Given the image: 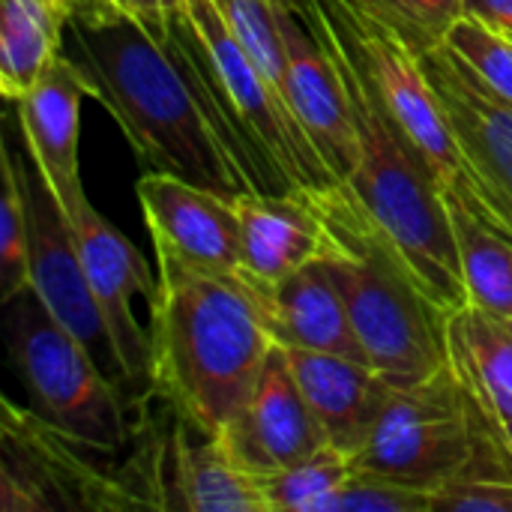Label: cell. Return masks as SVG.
<instances>
[{
  "mask_svg": "<svg viewBox=\"0 0 512 512\" xmlns=\"http://www.w3.org/2000/svg\"><path fill=\"white\" fill-rule=\"evenodd\" d=\"M465 12L477 15L495 27H510L512 24V0H465Z\"/></svg>",
  "mask_w": 512,
  "mask_h": 512,
  "instance_id": "obj_30",
  "label": "cell"
},
{
  "mask_svg": "<svg viewBox=\"0 0 512 512\" xmlns=\"http://www.w3.org/2000/svg\"><path fill=\"white\" fill-rule=\"evenodd\" d=\"M84 96H90L84 72L66 51H60L39 75V81L21 99H15L27 156L48 180L66 219L75 216L78 207L87 201L78 168Z\"/></svg>",
  "mask_w": 512,
  "mask_h": 512,
  "instance_id": "obj_15",
  "label": "cell"
},
{
  "mask_svg": "<svg viewBox=\"0 0 512 512\" xmlns=\"http://www.w3.org/2000/svg\"><path fill=\"white\" fill-rule=\"evenodd\" d=\"M81 0H0V90L21 99L63 51Z\"/></svg>",
  "mask_w": 512,
  "mask_h": 512,
  "instance_id": "obj_20",
  "label": "cell"
},
{
  "mask_svg": "<svg viewBox=\"0 0 512 512\" xmlns=\"http://www.w3.org/2000/svg\"><path fill=\"white\" fill-rule=\"evenodd\" d=\"M69 225L84 261L90 291L111 333L126 390H132V396H141L153 390V339L150 330L138 324L132 312V297L147 294V300H153L159 276L150 273L138 246L126 234H120L102 213H96L90 201H84L78 213L69 216Z\"/></svg>",
  "mask_w": 512,
  "mask_h": 512,
  "instance_id": "obj_10",
  "label": "cell"
},
{
  "mask_svg": "<svg viewBox=\"0 0 512 512\" xmlns=\"http://www.w3.org/2000/svg\"><path fill=\"white\" fill-rule=\"evenodd\" d=\"M420 57L471 168L512 228V102L492 93L447 42Z\"/></svg>",
  "mask_w": 512,
  "mask_h": 512,
  "instance_id": "obj_14",
  "label": "cell"
},
{
  "mask_svg": "<svg viewBox=\"0 0 512 512\" xmlns=\"http://www.w3.org/2000/svg\"><path fill=\"white\" fill-rule=\"evenodd\" d=\"M354 468L435 492L459 480H512V450L492 408L447 360L432 378L393 390Z\"/></svg>",
  "mask_w": 512,
  "mask_h": 512,
  "instance_id": "obj_5",
  "label": "cell"
},
{
  "mask_svg": "<svg viewBox=\"0 0 512 512\" xmlns=\"http://www.w3.org/2000/svg\"><path fill=\"white\" fill-rule=\"evenodd\" d=\"M6 351L30 408L60 435L99 453L129 438V411L87 348L27 288L6 303Z\"/></svg>",
  "mask_w": 512,
  "mask_h": 512,
  "instance_id": "obj_7",
  "label": "cell"
},
{
  "mask_svg": "<svg viewBox=\"0 0 512 512\" xmlns=\"http://www.w3.org/2000/svg\"><path fill=\"white\" fill-rule=\"evenodd\" d=\"M282 351L327 435V444L357 459L396 387L360 360L285 345Z\"/></svg>",
  "mask_w": 512,
  "mask_h": 512,
  "instance_id": "obj_17",
  "label": "cell"
},
{
  "mask_svg": "<svg viewBox=\"0 0 512 512\" xmlns=\"http://www.w3.org/2000/svg\"><path fill=\"white\" fill-rule=\"evenodd\" d=\"M78 447L33 408L3 399L0 510H138L123 483L90 468Z\"/></svg>",
  "mask_w": 512,
  "mask_h": 512,
  "instance_id": "obj_8",
  "label": "cell"
},
{
  "mask_svg": "<svg viewBox=\"0 0 512 512\" xmlns=\"http://www.w3.org/2000/svg\"><path fill=\"white\" fill-rule=\"evenodd\" d=\"M81 3H93V6H111L129 18H135L141 27L150 30L153 39H159L162 45L171 36L174 21L186 12V0H81Z\"/></svg>",
  "mask_w": 512,
  "mask_h": 512,
  "instance_id": "obj_29",
  "label": "cell"
},
{
  "mask_svg": "<svg viewBox=\"0 0 512 512\" xmlns=\"http://www.w3.org/2000/svg\"><path fill=\"white\" fill-rule=\"evenodd\" d=\"M432 498L435 512H512V480H459Z\"/></svg>",
  "mask_w": 512,
  "mask_h": 512,
  "instance_id": "obj_28",
  "label": "cell"
},
{
  "mask_svg": "<svg viewBox=\"0 0 512 512\" xmlns=\"http://www.w3.org/2000/svg\"><path fill=\"white\" fill-rule=\"evenodd\" d=\"M492 408V414L498 417V423H501V429H504V435H507V444H510L512 450V402H495V405H489Z\"/></svg>",
  "mask_w": 512,
  "mask_h": 512,
  "instance_id": "obj_31",
  "label": "cell"
},
{
  "mask_svg": "<svg viewBox=\"0 0 512 512\" xmlns=\"http://www.w3.org/2000/svg\"><path fill=\"white\" fill-rule=\"evenodd\" d=\"M192 426L177 420L171 435V498L168 510L267 512L255 477L234 465L216 438L192 441Z\"/></svg>",
  "mask_w": 512,
  "mask_h": 512,
  "instance_id": "obj_19",
  "label": "cell"
},
{
  "mask_svg": "<svg viewBox=\"0 0 512 512\" xmlns=\"http://www.w3.org/2000/svg\"><path fill=\"white\" fill-rule=\"evenodd\" d=\"M216 441L234 465L255 480L291 468L327 447V435L309 408L282 345L270 348L249 402Z\"/></svg>",
  "mask_w": 512,
  "mask_h": 512,
  "instance_id": "obj_12",
  "label": "cell"
},
{
  "mask_svg": "<svg viewBox=\"0 0 512 512\" xmlns=\"http://www.w3.org/2000/svg\"><path fill=\"white\" fill-rule=\"evenodd\" d=\"M393 24L414 51L426 54L447 42L453 24L465 15V0H366Z\"/></svg>",
  "mask_w": 512,
  "mask_h": 512,
  "instance_id": "obj_26",
  "label": "cell"
},
{
  "mask_svg": "<svg viewBox=\"0 0 512 512\" xmlns=\"http://www.w3.org/2000/svg\"><path fill=\"white\" fill-rule=\"evenodd\" d=\"M21 186H24L27 219H30V291L87 348L96 366L117 387L126 390L111 333L90 291L84 261L66 213L60 210L39 168L33 162L24 165V159H21Z\"/></svg>",
  "mask_w": 512,
  "mask_h": 512,
  "instance_id": "obj_9",
  "label": "cell"
},
{
  "mask_svg": "<svg viewBox=\"0 0 512 512\" xmlns=\"http://www.w3.org/2000/svg\"><path fill=\"white\" fill-rule=\"evenodd\" d=\"M273 3H285V6H291V9L303 12V0H273Z\"/></svg>",
  "mask_w": 512,
  "mask_h": 512,
  "instance_id": "obj_32",
  "label": "cell"
},
{
  "mask_svg": "<svg viewBox=\"0 0 512 512\" xmlns=\"http://www.w3.org/2000/svg\"><path fill=\"white\" fill-rule=\"evenodd\" d=\"M63 48L90 84V96L123 129L141 165L168 171L219 195L258 192L246 153L216 96L207 45L183 12L168 42L135 18L81 3Z\"/></svg>",
  "mask_w": 512,
  "mask_h": 512,
  "instance_id": "obj_1",
  "label": "cell"
},
{
  "mask_svg": "<svg viewBox=\"0 0 512 512\" xmlns=\"http://www.w3.org/2000/svg\"><path fill=\"white\" fill-rule=\"evenodd\" d=\"M240 222V279L276 285L324 252V225L309 189L240 192L231 198Z\"/></svg>",
  "mask_w": 512,
  "mask_h": 512,
  "instance_id": "obj_18",
  "label": "cell"
},
{
  "mask_svg": "<svg viewBox=\"0 0 512 512\" xmlns=\"http://www.w3.org/2000/svg\"><path fill=\"white\" fill-rule=\"evenodd\" d=\"M303 15L309 27L327 42L351 96L360 159L348 183L402 249L429 297L447 315L462 312L468 306V291L441 183L417 156L396 120L387 114L384 102L369 84V75L327 24V18L306 0Z\"/></svg>",
  "mask_w": 512,
  "mask_h": 512,
  "instance_id": "obj_4",
  "label": "cell"
},
{
  "mask_svg": "<svg viewBox=\"0 0 512 512\" xmlns=\"http://www.w3.org/2000/svg\"><path fill=\"white\" fill-rule=\"evenodd\" d=\"M264 327L276 345L339 354L348 360L369 363L360 345L345 300L330 276L327 261L318 255L276 285H249Z\"/></svg>",
  "mask_w": 512,
  "mask_h": 512,
  "instance_id": "obj_16",
  "label": "cell"
},
{
  "mask_svg": "<svg viewBox=\"0 0 512 512\" xmlns=\"http://www.w3.org/2000/svg\"><path fill=\"white\" fill-rule=\"evenodd\" d=\"M156 276L153 393L195 435L219 438L249 402L276 342L243 279L201 273L165 249H156Z\"/></svg>",
  "mask_w": 512,
  "mask_h": 512,
  "instance_id": "obj_2",
  "label": "cell"
},
{
  "mask_svg": "<svg viewBox=\"0 0 512 512\" xmlns=\"http://www.w3.org/2000/svg\"><path fill=\"white\" fill-rule=\"evenodd\" d=\"M324 512H435V498L426 489L354 468L348 483L327 501Z\"/></svg>",
  "mask_w": 512,
  "mask_h": 512,
  "instance_id": "obj_27",
  "label": "cell"
},
{
  "mask_svg": "<svg viewBox=\"0 0 512 512\" xmlns=\"http://www.w3.org/2000/svg\"><path fill=\"white\" fill-rule=\"evenodd\" d=\"M459 246L468 306L512 315V234L480 216L456 195H444Z\"/></svg>",
  "mask_w": 512,
  "mask_h": 512,
  "instance_id": "obj_22",
  "label": "cell"
},
{
  "mask_svg": "<svg viewBox=\"0 0 512 512\" xmlns=\"http://www.w3.org/2000/svg\"><path fill=\"white\" fill-rule=\"evenodd\" d=\"M276 21L285 45L291 108L333 177L348 180L357 168L360 144L345 78L303 12L276 3Z\"/></svg>",
  "mask_w": 512,
  "mask_h": 512,
  "instance_id": "obj_13",
  "label": "cell"
},
{
  "mask_svg": "<svg viewBox=\"0 0 512 512\" xmlns=\"http://www.w3.org/2000/svg\"><path fill=\"white\" fill-rule=\"evenodd\" d=\"M354 474V459L336 447H321L309 459L258 477L267 512H324L327 501Z\"/></svg>",
  "mask_w": 512,
  "mask_h": 512,
  "instance_id": "obj_23",
  "label": "cell"
},
{
  "mask_svg": "<svg viewBox=\"0 0 512 512\" xmlns=\"http://www.w3.org/2000/svg\"><path fill=\"white\" fill-rule=\"evenodd\" d=\"M135 195L153 249H165L201 273L240 279V222L228 195L168 171L141 174Z\"/></svg>",
  "mask_w": 512,
  "mask_h": 512,
  "instance_id": "obj_11",
  "label": "cell"
},
{
  "mask_svg": "<svg viewBox=\"0 0 512 512\" xmlns=\"http://www.w3.org/2000/svg\"><path fill=\"white\" fill-rule=\"evenodd\" d=\"M450 366L486 402H512V315L465 306L447 327Z\"/></svg>",
  "mask_w": 512,
  "mask_h": 512,
  "instance_id": "obj_21",
  "label": "cell"
},
{
  "mask_svg": "<svg viewBox=\"0 0 512 512\" xmlns=\"http://www.w3.org/2000/svg\"><path fill=\"white\" fill-rule=\"evenodd\" d=\"M501 30H504V33H510V36H512V24H510V27H501Z\"/></svg>",
  "mask_w": 512,
  "mask_h": 512,
  "instance_id": "obj_33",
  "label": "cell"
},
{
  "mask_svg": "<svg viewBox=\"0 0 512 512\" xmlns=\"http://www.w3.org/2000/svg\"><path fill=\"white\" fill-rule=\"evenodd\" d=\"M309 198L324 225L321 258L369 366L393 387H411L441 372L450 360V315L429 297L384 225L348 180L315 186Z\"/></svg>",
  "mask_w": 512,
  "mask_h": 512,
  "instance_id": "obj_3",
  "label": "cell"
},
{
  "mask_svg": "<svg viewBox=\"0 0 512 512\" xmlns=\"http://www.w3.org/2000/svg\"><path fill=\"white\" fill-rule=\"evenodd\" d=\"M447 45L462 57V63L501 99L512 102V36L501 27L477 18V15H462L450 36Z\"/></svg>",
  "mask_w": 512,
  "mask_h": 512,
  "instance_id": "obj_25",
  "label": "cell"
},
{
  "mask_svg": "<svg viewBox=\"0 0 512 512\" xmlns=\"http://www.w3.org/2000/svg\"><path fill=\"white\" fill-rule=\"evenodd\" d=\"M3 198H0V300L12 303L30 288V219L21 186V159L0 147Z\"/></svg>",
  "mask_w": 512,
  "mask_h": 512,
  "instance_id": "obj_24",
  "label": "cell"
},
{
  "mask_svg": "<svg viewBox=\"0 0 512 512\" xmlns=\"http://www.w3.org/2000/svg\"><path fill=\"white\" fill-rule=\"evenodd\" d=\"M312 3L345 48L357 57L387 114L405 132L417 156L441 183L444 195H456L462 204L492 219L498 228L510 231L507 219L498 213L486 183L471 168L447 114L432 87L420 51L387 24L366 0H306Z\"/></svg>",
  "mask_w": 512,
  "mask_h": 512,
  "instance_id": "obj_6",
  "label": "cell"
}]
</instances>
